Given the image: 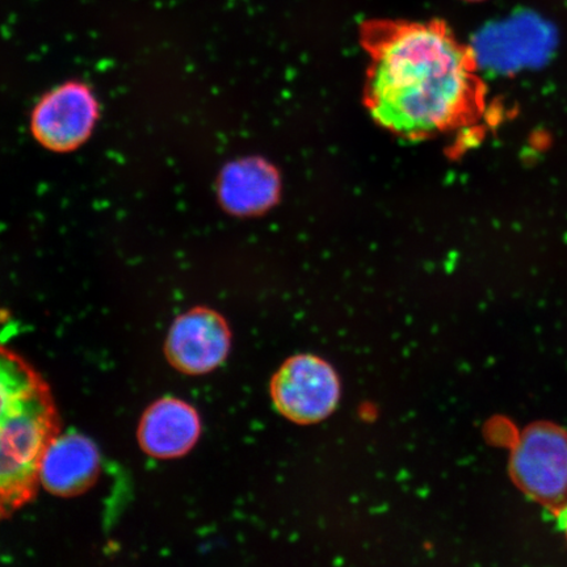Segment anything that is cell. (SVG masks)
Masks as SVG:
<instances>
[{"label":"cell","mask_w":567,"mask_h":567,"mask_svg":"<svg viewBox=\"0 0 567 567\" xmlns=\"http://www.w3.org/2000/svg\"><path fill=\"white\" fill-rule=\"evenodd\" d=\"M99 464L96 446L87 437L56 435L42 457L40 482L56 495L81 494L94 484Z\"/></svg>","instance_id":"8"},{"label":"cell","mask_w":567,"mask_h":567,"mask_svg":"<svg viewBox=\"0 0 567 567\" xmlns=\"http://www.w3.org/2000/svg\"><path fill=\"white\" fill-rule=\"evenodd\" d=\"M367 105L385 130L422 140L472 122L482 105L476 54L444 21H370Z\"/></svg>","instance_id":"1"},{"label":"cell","mask_w":567,"mask_h":567,"mask_svg":"<svg viewBox=\"0 0 567 567\" xmlns=\"http://www.w3.org/2000/svg\"><path fill=\"white\" fill-rule=\"evenodd\" d=\"M97 117L94 92L87 84L71 81L41 97L32 112L31 131L48 151L70 153L90 138Z\"/></svg>","instance_id":"5"},{"label":"cell","mask_w":567,"mask_h":567,"mask_svg":"<svg viewBox=\"0 0 567 567\" xmlns=\"http://www.w3.org/2000/svg\"><path fill=\"white\" fill-rule=\"evenodd\" d=\"M566 535H567V522H566Z\"/></svg>","instance_id":"10"},{"label":"cell","mask_w":567,"mask_h":567,"mask_svg":"<svg viewBox=\"0 0 567 567\" xmlns=\"http://www.w3.org/2000/svg\"><path fill=\"white\" fill-rule=\"evenodd\" d=\"M279 182L274 168L258 159L231 163L219 181V197L226 209L250 215L269 207L278 195Z\"/></svg>","instance_id":"9"},{"label":"cell","mask_w":567,"mask_h":567,"mask_svg":"<svg viewBox=\"0 0 567 567\" xmlns=\"http://www.w3.org/2000/svg\"><path fill=\"white\" fill-rule=\"evenodd\" d=\"M271 399L276 410L290 422L315 424L334 413L340 380L328 361L315 354H297L275 373Z\"/></svg>","instance_id":"4"},{"label":"cell","mask_w":567,"mask_h":567,"mask_svg":"<svg viewBox=\"0 0 567 567\" xmlns=\"http://www.w3.org/2000/svg\"><path fill=\"white\" fill-rule=\"evenodd\" d=\"M509 474L530 499L553 512H566L567 431L549 422L528 425L514 443Z\"/></svg>","instance_id":"3"},{"label":"cell","mask_w":567,"mask_h":567,"mask_svg":"<svg viewBox=\"0 0 567 567\" xmlns=\"http://www.w3.org/2000/svg\"><path fill=\"white\" fill-rule=\"evenodd\" d=\"M231 334L217 311L196 308L176 318L168 332L166 351L169 363L187 374H205L228 358Z\"/></svg>","instance_id":"6"},{"label":"cell","mask_w":567,"mask_h":567,"mask_svg":"<svg viewBox=\"0 0 567 567\" xmlns=\"http://www.w3.org/2000/svg\"><path fill=\"white\" fill-rule=\"evenodd\" d=\"M200 432V417L193 406L182 400L165 399L155 402L142 417L138 441L148 455L174 458L193 450Z\"/></svg>","instance_id":"7"},{"label":"cell","mask_w":567,"mask_h":567,"mask_svg":"<svg viewBox=\"0 0 567 567\" xmlns=\"http://www.w3.org/2000/svg\"><path fill=\"white\" fill-rule=\"evenodd\" d=\"M56 435L59 416L45 381L0 346V519L32 501Z\"/></svg>","instance_id":"2"}]
</instances>
